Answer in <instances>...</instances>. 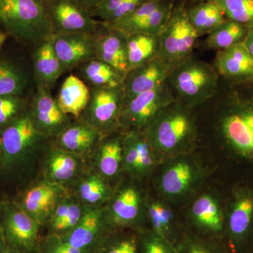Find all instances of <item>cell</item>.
I'll return each mask as SVG.
<instances>
[{"instance_id": "681fc988", "label": "cell", "mask_w": 253, "mask_h": 253, "mask_svg": "<svg viewBox=\"0 0 253 253\" xmlns=\"http://www.w3.org/2000/svg\"><path fill=\"white\" fill-rule=\"evenodd\" d=\"M245 253H253V249L249 250V251H248L247 252H246Z\"/></svg>"}, {"instance_id": "9a60e30c", "label": "cell", "mask_w": 253, "mask_h": 253, "mask_svg": "<svg viewBox=\"0 0 253 253\" xmlns=\"http://www.w3.org/2000/svg\"><path fill=\"white\" fill-rule=\"evenodd\" d=\"M28 112L37 130L53 140L73 122V118L60 108L51 91L37 89Z\"/></svg>"}, {"instance_id": "ee69618b", "label": "cell", "mask_w": 253, "mask_h": 253, "mask_svg": "<svg viewBox=\"0 0 253 253\" xmlns=\"http://www.w3.org/2000/svg\"><path fill=\"white\" fill-rule=\"evenodd\" d=\"M188 253H213L211 250L203 245L194 244L189 246Z\"/></svg>"}, {"instance_id": "d6a6232c", "label": "cell", "mask_w": 253, "mask_h": 253, "mask_svg": "<svg viewBox=\"0 0 253 253\" xmlns=\"http://www.w3.org/2000/svg\"><path fill=\"white\" fill-rule=\"evenodd\" d=\"M94 253H140L138 233L131 229L111 231Z\"/></svg>"}, {"instance_id": "4dcf8cb0", "label": "cell", "mask_w": 253, "mask_h": 253, "mask_svg": "<svg viewBox=\"0 0 253 253\" xmlns=\"http://www.w3.org/2000/svg\"><path fill=\"white\" fill-rule=\"evenodd\" d=\"M192 216L198 225L212 232L220 233L225 227L221 208L216 200L204 195L195 201Z\"/></svg>"}, {"instance_id": "5bb4252c", "label": "cell", "mask_w": 253, "mask_h": 253, "mask_svg": "<svg viewBox=\"0 0 253 253\" xmlns=\"http://www.w3.org/2000/svg\"><path fill=\"white\" fill-rule=\"evenodd\" d=\"M173 8L170 0H146L130 14L115 22L105 24L126 35H159L169 19Z\"/></svg>"}, {"instance_id": "b9f144b4", "label": "cell", "mask_w": 253, "mask_h": 253, "mask_svg": "<svg viewBox=\"0 0 253 253\" xmlns=\"http://www.w3.org/2000/svg\"><path fill=\"white\" fill-rule=\"evenodd\" d=\"M38 253H94L76 249L63 242L59 236H42Z\"/></svg>"}, {"instance_id": "7dc6e473", "label": "cell", "mask_w": 253, "mask_h": 253, "mask_svg": "<svg viewBox=\"0 0 253 253\" xmlns=\"http://www.w3.org/2000/svg\"><path fill=\"white\" fill-rule=\"evenodd\" d=\"M5 41H6V35L0 30V46L2 45Z\"/></svg>"}, {"instance_id": "816d5d0a", "label": "cell", "mask_w": 253, "mask_h": 253, "mask_svg": "<svg viewBox=\"0 0 253 253\" xmlns=\"http://www.w3.org/2000/svg\"><path fill=\"white\" fill-rule=\"evenodd\" d=\"M41 1H42V2H44V1H47V0H41Z\"/></svg>"}, {"instance_id": "8fae6325", "label": "cell", "mask_w": 253, "mask_h": 253, "mask_svg": "<svg viewBox=\"0 0 253 253\" xmlns=\"http://www.w3.org/2000/svg\"><path fill=\"white\" fill-rule=\"evenodd\" d=\"M69 193L59 184L36 178L18 193L14 201L39 224L42 231L55 209Z\"/></svg>"}, {"instance_id": "bcb514c9", "label": "cell", "mask_w": 253, "mask_h": 253, "mask_svg": "<svg viewBox=\"0 0 253 253\" xmlns=\"http://www.w3.org/2000/svg\"><path fill=\"white\" fill-rule=\"evenodd\" d=\"M7 250L2 230H1V226H0V253H4Z\"/></svg>"}, {"instance_id": "ffe728a7", "label": "cell", "mask_w": 253, "mask_h": 253, "mask_svg": "<svg viewBox=\"0 0 253 253\" xmlns=\"http://www.w3.org/2000/svg\"><path fill=\"white\" fill-rule=\"evenodd\" d=\"M172 70L159 57L129 70L125 77V101L147 92L164 84Z\"/></svg>"}, {"instance_id": "83f0119b", "label": "cell", "mask_w": 253, "mask_h": 253, "mask_svg": "<svg viewBox=\"0 0 253 253\" xmlns=\"http://www.w3.org/2000/svg\"><path fill=\"white\" fill-rule=\"evenodd\" d=\"M76 70V76L89 89L123 86L126 77V75L96 57L83 63Z\"/></svg>"}, {"instance_id": "44dd1931", "label": "cell", "mask_w": 253, "mask_h": 253, "mask_svg": "<svg viewBox=\"0 0 253 253\" xmlns=\"http://www.w3.org/2000/svg\"><path fill=\"white\" fill-rule=\"evenodd\" d=\"M94 36L96 57L126 75L129 71L126 35L101 22Z\"/></svg>"}, {"instance_id": "7bdbcfd3", "label": "cell", "mask_w": 253, "mask_h": 253, "mask_svg": "<svg viewBox=\"0 0 253 253\" xmlns=\"http://www.w3.org/2000/svg\"><path fill=\"white\" fill-rule=\"evenodd\" d=\"M242 44L253 58V26L248 27L247 35Z\"/></svg>"}, {"instance_id": "4fadbf2b", "label": "cell", "mask_w": 253, "mask_h": 253, "mask_svg": "<svg viewBox=\"0 0 253 253\" xmlns=\"http://www.w3.org/2000/svg\"><path fill=\"white\" fill-rule=\"evenodd\" d=\"M89 168L84 158L53 144L42 159L38 177L66 188L68 191Z\"/></svg>"}, {"instance_id": "ba28073f", "label": "cell", "mask_w": 253, "mask_h": 253, "mask_svg": "<svg viewBox=\"0 0 253 253\" xmlns=\"http://www.w3.org/2000/svg\"><path fill=\"white\" fill-rule=\"evenodd\" d=\"M124 103L123 85L91 88L89 102L80 118L103 136L108 135L120 131Z\"/></svg>"}, {"instance_id": "5b68a950", "label": "cell", "mask_w": 253, "mask_h": 253, "mask_svg": "<svg viewBox=\"0 0 253 253\" xmlns=\"http://www.w3.org/2000/svg\"><path fill=\"white\" fill-rule=\"evenodd\" d=\"M189 110L174 101L158 113L143 131L153 149L172 152L192 140L195 128Z\"/></svg>"}, {"instance_id": "e575fe53", "label": "cell", "mask_w": 253, "mask_h": 253, "mask_svg": "<svg viewBox=\"0 0 253 253\" xmlns=\"http://www.w3.org/2000/svg\"><path fill=\"white\" fill-rule=\"evenodd\" d=\"M194 174L192 168L188 163H176L163 174L161 187L166 194L178 196L189 189L194 179Z\"/></svg>"}, {"instance_id": "7a4b0ae2", "label": "cell", "mask_w": 253, "mask_h": 253, "mask_svg": "<svg viewBox=\"0 0 253 253\" xmlns=\"http://www.w3.org/2000/svg\"><path fill=\"white\" fill-rule=\"evenodd\" d=\"M51 143L37 130L27 108L0 128V178L16 184L19 191L25 189L38 177L42 159Z\"/></svg>"}, {"instance_id": "52a82bcc", "label": "cell", "mask_w": 253, "mask_h": 253, "mask_svg": "<svg viewBox=\"0 0 253 253\" xmlns=\"http://www.w3.org/2000/svg\"><path fill=\"white\" fill-rule=\"evenodd\" d=\"M0 226L8 250L38 253L41 226L14 200L0 201Z\"/></svg>"}, {"instance_id": "ab89813d", "label": "cell", "mask_w": 253, "mask_h": 253, "mask_svg": "<svg viewBox=\"0 0 253 253\" xmlns=\"http://www.w3.org/2000/svg\"><path fill=\"white\" fill-rule=\"evenodd\" d=\"M26 109L21 96H0V128L14 121Z\"/></svg>"}, {"instance_id": "60d3db41", "label": "cell", "mask_w": 253, "mask_h": 253, "mask_svg": "<svg viewBox=\"0 0 253 253\" xmlns=\"http://www.w3.org/2000/svg\"><path fill=\"white\" fill-rule=\"evenodd\" d=\"M140 253H174L168 240L152 233H138Z\"/></svg>"}, {"instance_id": "6da1fadb", "label": "cell", "mask_w": 253, "mask_h": 253, "mask_svg": "<svg viewBox=\"0 0 253 253\" xmlns=\"http://www.w3.org/2000/svg\"><path fill=\"white\" fill-rule=\"evenodd\" d=\"M211 99L219 113L217 128L223 145L236 161L253 169V81L233 83L220 77Z\"/></svg>"}, {"instance_id": "d590c367", "label": "cell", "mask_w": 253, "mask_h": 253, "mask_svg": "<svg viewBox=\"0 0 253 253\" xmlns=\"http://www.w3.org/2000/svg\"><path fill=\"white\" fill-rule=\"evenodd\" d=\"M146 0H101L91 10L93 16L98 21L111 23L130 14Z\"/></svg>"}, {"instance_id": "d6986e66", "label": "cell", "mask_w": 253, "mask_h": 253, "mask_svg": "<svg viewBox=\"0 0 253 253\" xmlns=\"http://www.w3.org/2000/svg\"><path fill=\"white\" fill-rule=\"evenodd\" d=\"M103 136L90 125L78 118L73 119L70 126L51 141L58 147L81 156L89 163Z\"/></svg>"}, {"instance_id": "836d02e7", "label": "cell", "mask_w": 253, "mask_h": 253, "mask_svg": "<svg viewBox=\"0 0 253 253\" xmlns=\"http://www.w3.org/2000/svg\"><path fill=\"white\" fill-rule=\"evenodd\" d=\"M28 84L26 73L17 65L9 61H0V96H22Z\"/></svg>"}, {"instance_id": "7c38bea8", "label": "cell", "mask_w": 253, "mask_h": 253, "mask_svg": "<svg viewBox=\"0 0 253 253\" xmlns=\"http://www.w3.org/2000/svg\"><path fill=\"white\" fill-rule=\"evenodd\" d=\"M53 34L86 33L95 34L101 22L91 10L73 0H47L43 2Z\"/></svg>"}, {"instance_id": "484cf974", "label": "cell", "mask_w": 253, "mask_h": 253, "mask_svg": "<svg viewBox=\"0 0 253 253\" xmlns=\"http://www.w3.org/2000/svg\"><path fill=\"white\" fill-rule=\"evenodd\" d=\"M85 210V206L70 192L55 209L47 224L41 231V236L66 235L78 225Z\"/></svg>"}, {"instance_id": "d4e9b609", "label": "cell", "mask_w": 253, "mask_h": 253, "mask_svg": "<svg viewBox=\"0 0 253 253\" xmlns=\"http://www.w3.org/2000/svg\"><path fill=\"white\" fill-rule=\"evenodd\" d=\"M69 191L85 207L106 206L113 194L109 181L89 166Z\"/></svg>"}, {"instance_id": "9c48e42d", "label": "cell", "mask_w": 253, "mask_h": 253, "mask_svg": "<svg viewBox=\"0 0 253 253\" xmlns=\"http://www.w3.org/2000/svg\"><path fill=\"white\" fill-rule=\"evenodd\" d=\"M231 253H245L253 248V187L234 190L226 224Z\"/></svg>"}, {"instance_id": "8d00e7d4", "label": "cell", "mask_w": 253, "mask_h": 253, "mask_svg": "<svg viewBox=\"0 0 253 253\" xmlns=\"http://www.w3.org/2000/svg\"><path fill=\"white\" fill-rule=\"evenodd\" d=\"M219 6L226 19L253 26V0H210Z\"/></svg>"}, {"instance_id": "2e32d148", "label": "cell", "mask_w": 253, "mask_h": 253, "mask_svg": "<svg viewBox=\"0 0 253 253\" xmlns=\"http://www.w3.org/2000/svg\"><path fill=\"white\" fill-rule=\"evenodd\" d=\"M111 231L113 229L109 225L105 206L86 207L84 215L78 225L71 232L59 237L73 247L94 253Z\"/></svg>"}, {"instance_id": "7402d4cb", "label": "cell", "mask_w": 253, "mask_h": 253, "mask_svg": "<svg viewBox=\"0 0 253 253\" xmlns=\"http://www.w3.org/2000/svg\"><path fill=\"white\" fill-rule=\"evenodd\" d=\"M213 66L220 77L226 81H253V58L242 43L218 51Z\"/></svg>"}, {"instance_id": "74e56055", "label": "cell", "mask_w": 253, "mask_h": 253, "mask_svg": "<svg viewBox=\"0 0 253 253\" xmlns=\"http://www.w3.org/2000/svg\"><path fill=\"white\" fill-rule=\"evenodd\" d=\"M148 214L155 234L168 240L172 221L171 211L162 204L152 203L148 208Z\"/></svg>"}, {"instance_id": "e0dca14e", "label": "cell", "mask_w": 253, "mask_h": 253, "mask_svg": "<svg viewBox=\"0 0 253 253\" xmlns=\"http://www.w3.org/2000/svg\"><path fill=\"white\" fill-rule=\"evenodd\" d=\"M140 191L134 185H126L112 194L105 206L109 225L113 230L131 229L139 222L142 211Z\"/></svg>"}, {"instance_id": "1f68e13d", "label": "cell", "mask_w": 253, "mask_h": 253, "mask_svg": "<svg viewBox=\"0 0 253 253\" xmlns=\"http://www.w3.org/2000/svg\"><path fill=\"white\" fill-rule=\"evenodd\" d=\"M247 33V26L226 19L208 34L206 41V47L217 51L227 49L243 43Z\"/></svg>"}, {"instance_id": "3957f363", "label": "cell", "mask_w": 253, "mask_h": 253, "mask_svg": "<svg viewBox=\"0 0 253 253\" xmlns=\"http://www.w3.org/2000/svg\"><path fill=\"white\" fill-rule=\"evenodd\" d=\"M166 82L175 101L192 109L207 102L215 95L220 76L213 65L192 55L173 68Z\"/></svg>"}, {"instance_id": "4316f807", "label": "cell", "mask_w": 253, "mask_h": 253, "mask_svg": "<svg viewBox=\"0 0 253 253\" xmlns=\"http://www.w3.org/2000/svg\"><path fill=\"white\" fill-rule=\"evenodd\" d=\"M90 98V89L76 75L71 74L63 82L56 99L60 108L73 119L81 117Z\"/></svg>"}, {"instance_id": "f1b7e54d", "label": "cell", "mask_w": 253, "mask_h": 253, "mask_svg": "<svg viewBox=\"0 0 253 253\" xmlns=\"http://www.w3.org/2000/svg\"><path fill=\"white\" fill-rule=\"evenodd\" d=\"M126 36V55L129 70L139 67L158 57L159 35L134 33Z\"/></svg>"}, {"instance_id": "c3c4849f", "label": "cell", "mask_w": 253, "mask_h": 253, "mask_svg": "<svg viewBox=\"0 0 253 253\" xmlns=\"http://www.w3.org/2000/svg\"><path fill=\"white\" fill-rule=\"evenodd\" d=\"M4 253H22L19 252H16V251H11V250H7V251H5Z\"/></svg>"}, {"instance_id": "f907efd6", "label": "cell", "mask_w": 253, "mask_h": 253, "mask_svg": "<svg viewBox=\"0 0 253 253\" xmlns=\"http://www.w3.org/2000/svg\"><path fill=\"white\" fill-rule=\"evenodd\" d=\"M190 1H203V0H190Z\"/></svg>"}, {"instance_id": "f6af8a7d", "label": "cell", "mask_w": 253, "mask_h": 253, "mask_svg": "<svg viewBox=\"0 0 253 253\" xmlns=\"http://www.w3.org/2000/svg\"><path fill=\"white\" fill-rule=\"evenodd\" d=\"M78 4L89 10H92L101 0H73Z\"/></svg>"}, {"instance_id": "8992f818", "label": "cell", "mask_w": 253, "mask_h": 253, "mask_svg": "<svg viewBox=\"0 0 253 253\" xmlns=\"http://www.w3.org/2000/svg\"><path fill=\"white\" fill-rule=\"evenodd\" d=\"M199 36L191 26L186 8L181 4L173 8L169 19L159 34L158 57L172 70L193 55Z\"/></svg>"}, {"instance_id": "30bf717a", "label": "cell", "mask_w": 253, "mask_h": 253, "mask_svg": "<svg viewBox=\"0 0 253 253\" xmlns=\"http://www.w3.org/2000/svg\"><path fill=\"white\" fill-rule=\"evenodd\" d=\"M174 101L167 82L153 90L125 101L120 131H144L158 113Z\"/></svg>"}, {"instance_id": "ac0fdd59", "label": "cell", "mask_w": 253, "mask_h": 253, "mask_svg": "<svg viewBox=\"0 0 253 253\" xmlns=\"http://www.w3.org/2000/svg\"><path fill=\"white\" fill-rule=\"evenodd\" d=\"M94 36L86 33L52 35L53 47L65 73L76 70L83 63L96 57Z\"/></svg>"}, {"instance_id": "f35d334b", "label": "cell", "mask_w": 253, "mask_h": 253, "mask_svg": "<svg viewBox=\"0 0 253 253\" xmlns=\"http://www.w3.org/2000/svg\"><path fill=\"white\" fill-rule=\"evenodd\" d=\"M138 150V168L136 178L146 175L152 169L154 163V149L143 131H136Z\"/></svg>"}, {"instance_id": "603a6c76", "label": "cell", "mask_w": 253, "mask_h": 253, "mask_svg": "<svg viewBox=\"0 0 253 253\" xmlns=\"http://www.w3.org/2000/svg\"><path fill=\"white\" fill-rule=\"evenodd\" d=\"M123 151L122 131L104 136L91 156L89 167L110 182L123 170Z\"/></svg>"}, {"instance_id": "f546056e", "label": "cell", "mask_w": 253, "mask_h": 253, "mask_svg": "<svg viewBox=\"0 0 253 253\" xmlns=\"http://www.w3.org/2000/svg\"><path fill=\"white\" fill-rule=\"evenodd\" d=\"M186 14L199 38L210 34L226 20L219 6L210 0L199 1L197 4L188 8Z\"/></svg>"}, {"instance_id": "277c9868", "label": "cell", "mask_w": 253, "mask_h": 253, "mask_svg": "<svg viewBox=\"0 0 253 253\" xmlns=\"http://www.w3.org/2000/svg\"><path fill=\"white\" fill-rule=\"evenodd\" d=\"M0 21L13 36L36 45L53 35L41 0H0Z\"/></svg>"}, {"instance_id": "cb8c5ba5", "label": "cell", "mask_w": 253, "mask_h": 253, "mask_svg": "<svg viewBox=\"0 0 253 253\" xmlns=\"http://www.w3.org/2000/svg\"><path fill=\"white\" fill-rule=\"evenodd\" d=\"M33 68L37 89L51 91L65 73L64 68L55 53L51 38L36 44L33 54Z\"/></svg>"}]
</instances>
